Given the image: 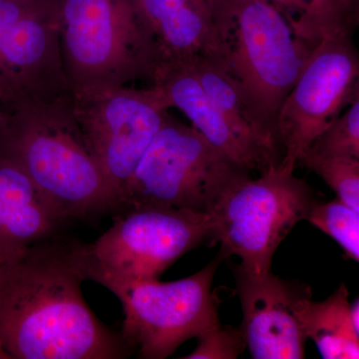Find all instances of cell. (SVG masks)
I'll return each mask as SVG.
<instances>
[{
    "label": "cell",
    "mask_w": 359,
    "mask_h": 359,
    "mask_svg": "<svg viewBox=\"0 0 359 359\" xmlns=\"http://www.w3.org/2000/svg\"><path fill=\"white\" fill-rule=\"evenodd\" d=\"M152 86L178 108L210 144L248 172L269 171L236 136L218 108L205 93L189 62H161L151 77Z\"/></svg>",
    "instance_id": "obj_15"
},
{
    "label": "cell",
    "mask_w": 359,
    "mask_h": 359,
    "mask_svg": "<svg viewBox=\"0 0 359 359\" xmlns=\"http://www.w3.org/2000/svg\"><path fill=\"white\" fill-rule=\"evenodd\" d=\"M316 202L311 187L280 165L257 179L248 177L210 212L215 243L221 244L226 259L238 257V266L245 273L266 276L278 245Z\"/></svg>",
    "instance_id": "obj_7"
},
{
    "label": "cell",
    "mask_w": 359,
    "mask_h": 359,
    "mask_svg": "<svg viewBox=\"0 0 359 359\" xmlns=\"http://www.w3.org/2000/svg\"><path fill=\"white\" fill-rule=\"evenodd\" d=\"M306 221L334 238L348 259L359 262V212L337 199L316 201Z\"/></svg>",
    "instance_id": "obj_19"
},
{
    "label": "cell",
    "mask_w": 359,
    "mask_h": 359,
    "mask_svg": "<svg viewBox=\"0 0 359 359\" xmlns=\"http://www.w3.org/2000/svg\"><path fill=\"white\" fill-rule=\"evenodd\" d=\"M138 4L154 35L160 63L208 59L223 65L228 32L226 0H138Z\"/></svg>",
    "instance_id": "obj_13"
},
{
    "label": "cell",
    "mask_w": 359,
    "mask_h": 359,
    "mask_svg": "<svg viewBox=\"0 0 359 359\" xmlns=\"http://www.w3.org/2000/svg\"><path fill=\"white\" fill-rule=\"evenodd\" d=\"M275 6L287 20L301 43L313 48L321 40L354 34L359 0H262Z\"/></svg>",
    "instance_id": "obj_18"
},
{
    "label": "cell",
    "mask_w": 359,
    "mask_h": 359,
    "mask_svg": "<svg viewBox=\"0 0 359 359\" xmlns=\"http://www.w3.org/2000/svg\"><path fill=\"white\" fill-rule=\"evenodd\" d=\"M353 36L327 37L306 56L278 117L280 166L294 171L314 139L359 98V58Z\"/></svg>",
    "instance_id": "obj_11"
},
{
    "label": "cell",
    "mask_w": 359,
    "mask_h": 359,
    "mask_svg": "<svg viewBox=\"0 0 359 359\" xmlns=\"http://www.w3.org/2000/svg\"><path fill=\"white\" fill-rule=\"evenodd\" d=\"M237 292L242 304L247 347L252 358L302 359L306 337L301 313L313 297L308 283L273 275L252 276L236 264Z\"/></svg>",
    "instance_id": "obj_12"
},
{
    "label": "cell",
    "mask_w": 359,
    "mask_h": 359,
    "mask_svg": "<svg viewBox=\"0 0 359 359\" xmlns=\"http://www.w3.org/2000/svg\"><path fill=\"white\" fill-rule=\"evenodd\" d=\"M306 153L359 159V98L314 139Z\"/></svg>",
    "instance_id": "obj_21"
},
{
    "label": "cell",
    "mask_w": 359,
    "mask_h": 359,
    "mask_svg": "<svg viewBox=\"0 0 359 359\" xmlns=\"http://www.w3.org/2000/svg\"><path fill=\"white\" fill-rule=\"evenodd\" d=\"M75 115L121 210L135 170L169 115L167 97L157 87H119L73 97Z\"/></svg>",
    "instance_id": "obj_9"
},
{
    "label": "cell",
    "mask_w": 359,
    "mask_h": 359,
    "mask_svg": "<svg viewBox=\"0 0 359 359\" xmlns=\"http://www.w3.org/2000/svg\"><path fill=\"white\" fill-rule=\"evenodd\" d=\"M67 223L13 160L0 154V264Z\"/></svg>",
    "instance_id": "obj_14"
},
{
    "label": "cell",
    "mask_w": 359,
    "mask_h": 359,
    "mask_svg": "<svg viewBox=\"0 0 359 359\" xmlns=\"http://www.w3.org/2000/svg\"><path fill=\"white\" fill-rule=\"evenodd\" d=\"M0 359H11V356L8 355V353L4 351L1 341H0Z\"/></svg>",
    "instance_id": "obj_25"
},
{
    "label": "cell",
    "mask_w": 359,
    "mask_h": 359,
    "mask_svg": "<svg viewBox=\"0 0 359 359\" xmlns=\"http://www.w3.org/2000/svg\"><path fill=\"white\" fill-rule=\"evenodd\" d=\"M226 7L229 21L223 67L257 117L278 137L280 108L311 50L297 39L285 16L268 2L226 0Z\"/></svg>",
    "instance_id": "obj_5"
},
{
    "label": "cell",
    "mask_w": 359,
    "mask_h": 359,
    "mask_svg": "<svg viewBox=\"0 0 359 359\" xmlns=\"http://www.w3.org/2000/svg\"><path fill=\"white\" fill-rule=\"evenodd\" d=\"M90 244L45 238L0 264V341L11 359H121L131 349L83 297Z\"/></svg>",
    "instance_id": "obj_1"
},
{
    "label": "cell",
    "mask_w": 359,
    "mask_h": 359,
    "mask_svg": "<svg viewBox=\"0 0 359 359\" xmlns=\"http://www.w3.org/2000/svg\"><path fill=\"white\" fill-rule=\"evenodd\" d=\"M0 154L25 172L66 222L114 214V197L80 128L73 97L4 110Z\"/></svg>",
    "instance_id": "obj_2"
},
{
    "label": "cell",
    "mask_w": 359,
    "mask_h": 359,
    "mask_svg": "<svg viewBox=\"0 0 359 359\" xmlns=\"http://www.w3.org/2000/svg\"><path fill=\"white\" fill-rule=\"evenodd\" d=\"M56 8L73 97L151 80L160 55L138 0H56Z\"/></svg>",
    "instance_id": "obj_3"
},
{
    "label": "cell",
    "mask_w": 359,
    "mask_h": 359,
    "mask_svg": "<svg viewBox=\"0 0 359 359\" xmlns=\"http://www.w3.org/2000/svg\"><path fill=\"white\" fill-rule=\"evenodd\" d=\"M189 63L205 93L236 136L266 169L278 166L283 159L278 137L257 117L223 65L208 59H198Z\"/></svg>",
    "instance_id": "obj_16"
},
{
    "label": "cell",
    "mask_w": 359,
    "mask_h": 359,
    "mask_svg": "<svg viewBox=\"0 0 359 359\" xmlns=\"http://www.w3.org/2000/svg\"><path fill=\"white\" fill-rule=\"evenodd\" d=\"M0 94L6 109L73 97L56 0H0Z\"/></svg>",
    "instance_id": "obj_10"
},
{
    "label": "cell",
    "mask_w": 359,
    "mask_h": 359,
    "mask_svg": "<svg viewBox=\"0 0 359 359\" xmlns=\"http://www.w3.org/2000/svg\"><path fill=\"white\" fill-rule=\"evenodd\" d=\"M348 299V290L341 283L325 301L309 299L302 306L304 334L313 340L323 358H359V332L351 320Z\"/></svg>",
    "instance_id": "obj_17"
},
{
    "label": "cell",
    "mask_w": 359,
    "mask_h": 359,
    "mask_svg": "<svg viewBox=\"0 0 359 359\" xmlns=\"http://www.w3.org/2000/svg\"><path fill=\"white\" fill-rule=\"evenodd\" d=\"M351 320H353L354 327L355 330L359 332V302L358 299H356L355 301L351 304Z\"/></svg>",
    "instance_id": "obj_23"
},
{
    "label": "cell",
    "mask_w": 359,
    "mask_h": 359,
    "mask_svg": "<svg viewBox=\"0 0 359 359\" xmlns=\"http://www.w3.org/2000/svg\"><path fill=\"white\" fill-rule=\"evenodd\" d=\"M4 98H2L1 94H0V125H1L2 121L4 119Z\"/></svg>",
    "instance_id": "obj_24"
},
{
    "label": "cell",
    "mask_w": 359,
    "mask_h": 359,
    "mask_svg": "<svg viewBox=\"0 0 359 359\" xmlns=\"http://www.w3.org/2000/svg\"><path fill=\"white\" fill-rule=\"evenodd\" d=\"M224 259L219 252L198 273L174 282L96 278L121 302L120 334L132 353L143 359L169 358L187 340L197 339L219 321V299L212 285Z\"/></svg>",
    "instance_id": "obj_6"
},
{
    "label": "cell",
    "mask_w": 359,
    "mask_h": 359,
    "mask_svg": "<svg viewBox=\"0 0 359 359\" xmlns=\"http://www.w3.org/2000/svg\"><path fill=\"white\" fill-rule=\"evenodd\" d=\"M248 177L250 172L212 147L197 130L168 115L130 180L119 212L163 207L210 214Z\"/></svg>",
    "instance_id": "obj_4"
},
{
    "label": "cell",
    "mask_w": 359,
    "mask_h": 359,
    "mask_svg": "<svg viewBox=\"0 0 359 359\" xmlns=\"http://www.w3.org/2000/svg\"><path fill=\"white\" fill-rule=\"evenodd\" d=\"M197 339L195 351L182 358L236 359L247 348L242 328L224 325L221 321L208 327Z\"/></svg>",
    "instance_id": "obj_22"
},
{
    "label": "cell",
    "mask_w": 359,
    "mask_h": 359,
    "mask_svg": "<svg viewBox=\"0 0 359 359\" xmlns=\"http://www.w3.org/2000/svg\"><path fill=\"white\" fill-rule=\"evenodd\" d=\"M215 243L208 212L163 207L132 208L115 215L114 224L90 244V280L99 276L157 280L187 252Z\"/></svg>",
    "instance_id": "obj_8"
},
{
    "label": "cell",
    "mask_w": 359,
    "mask_h": 359,
    "mask_svg": "<svg viewBox=\"0 0 359 359\" xmlns=\"http://www.w3.org/2000/svg\"><path fill=\"white\" fill-rule=\"evenodd\" d=\"M299 163L318 175L334 191L337 199L359 212V159L306 153Z\"/></svg>",
    "instance_id": "obj_20"
}]
</instances>
